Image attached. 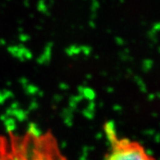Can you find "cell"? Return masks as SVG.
<instances>
[{
	"mask_svg": "<svg viewBox=\"0 0 160 160\" xmlns=\"http://www.w3.org/2000/svg\"><path fill=\"white\" fill-rule=\"evenodd\" d=\"M109 139L111 145L104 160H157L139 142L114 133Z\"/></svg>",
	"mask_w": 160,
	"mask_h": 160,
	"instance_id": "obj_1",
	"label": "cell"
}]
</instances>
